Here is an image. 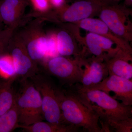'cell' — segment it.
I'll list each match as a JSON object with an SVG mask.
<instances>
[{
  "label": "cell",
  "instance_id": "obj_17",
  "mask_svg": "<svg viewBox=\"0 0 132 132\" xmlns=\"http://www.w3.org/2000/svg\"><path fill=\"white\" fill-rule=\"evenodd\" d=\"M18 128L28 132H78L79 128L72 125L43 122L42 121L28 126L19 124Z\"/></svg>",
  "mask_w": 132,
  "mask_h": 132
},
{
  "label": "cell",
  "instance_id": "obj_25",
  "mask_svg": "<svg viewBox=\"0 0 132 132\" xmlns=\"http://www.w3.org/2000/svg\"><path fill=\"white\" fill-rule=\"evenodd\" d=\"M124 5L128 7V6H131L132 5V0H125Z\"/></svg>",
  "mask_w": 132,
  "mask_h": 132
},
{
  "label": "cell",
  "instance_id": "obj_16",
  "mask_svg": "<svg viewBox=\"0 0 132 132\" xmlns=\"http://www.w3.org/2000/svg\"><path fill=\"white\" fill-rule=\"evenodd\" d=\"M61 27L62 29L55 35L59 54L64 57H83L82 49L78 46L79 43L73 34L67 29Z\"/></svg>",
  "mask_w": 132,
  "mask_h": 132
},
{
  "label": "cell",
  "instance_id": "obj_3",
  "mask_svg": "<svg viewBox=\"0 0 132 132\" xmlns=\"http://www.w3.org/2000/svg\"><path fill=\"white\" fill-rule=\"evenodd\" d=\"M119 2L113 0H78L70 5L50 10L44 15L45 21L61 23H75L98 15L102 8Z\"/></svg>",
  "mask_w": 132,
  "mask_h": 132
},
{
  "label": "cell",
  "instance_id": "obj_11",
  "mask_svg": "<svg viewBox=\"0 0 132 132\" xmlns=\"http://www.w3.org/2000/svg\"><path fill=\"white\" fill-rule=\"evenodd\" d=\"M88 88L101 90L108 94L110 92H113L114 99L120 101L126 105L132 106V80L116 75H108L98 84Z\"/></svg>",
  "mask_w": 132,
  "mask_h": 132
},
{
  "label": "cell",
  "instance_id": "obj_19",
  "mask_svg": "<svg viewBox=\"0 0 132 132\" xmlns=\"http://www.w3.org/2000/svg\"><path fill=\"white\" fill-rule=\"evenodd\" d=\"M19 112L16 102L9 110L0 116V132H11L18 128Z\"/></svg>",
  "mask_w": 132,
  "mask_h": 132
},
{
  "label": "cell",
  "instance_id": "obj_9",
  "mask_svg": "<svg viewBox=\"0 0 132 132\" xmlns=\"http://www.w3.org/2000/svg\"><path fill=\"white\" fill-rule=\"evenodd\" d=\"M36 19L18 33L29 55L37 64L46 58L48 35L43 30L41 23L43 21Z\"/></svg>",
  "mask_w": 132,
  "mask_h": 132
},
{
  "label": "cell",
  "instance_id": "obj_24",
  "mask_svg": "<svg viewBox=\"0 0 132 132\" xmlns=\"http://www.w3.org/2000/svg\"><path fill=\"white\" fill-rule=\"evenodd\" d=\"M53 9H56L66 4L65 0H49Z\"/></svg>",
  "mask_w": 132,
  "mask_h": 132
},
{
  "label": "cell",
  "instance_id": "obj_18",
  "mask_svg": "<svg viewBox=\"0 0 132 132\" xmlns=\"http://www.w3.org/2000/svg\"><path fill=\"white\" fill-rule=\"evenodd\" d=\"M16 77L0 80V116L9 110L14 104L15 95L13 85Z\"/></svg>",
  "mask_w": 132,
  "mask_h": 132
},
{
  "label": "cell",
  "instance_id": "obj_26",
  "mask_svg": "<svg viewBox=\"0 0 132 132\" xmlns=\"http://www.w3.org/2000/svg\"><path fill=\"white\" fill-rule=\"evenodd\" d=\"M113 1H114L117 2H119L121 0H113Z\"/></svg>",
  "mask_w": 132,
  "mask_h": 132
},
{
  "label": "cell",
  "instance_id": "obj_8",
  "mask_svg": "<svg viewBox=\"0 0 132 132\" xmlns=\"http://www.w3.org/2000/svg\"><path fill=\"white\" fill-rule=\"evenodd\" d=\"M85 57L71 59L62 56L50 58L46 68L51 75L62 82L70 86L80 83L83 72V61Z\"/></svg>",
  "mask_w": 132,
  "mask_h": 132
},
{
  "label": "cell",
  "instance_id": "obj_6",
  "mask_svg": "<svg viewBox=\"0 0 132 132\" xmlns=\"http://www.w3.org/2000/svg\"><path fill=\"white\" fill-rule=\"evenodd\" d=\"M131 9L115 3L104 6L99 13L100 19L116 35L127 42L132 41V15Z\"/></svg>",
  "mask_w": 132,
  "mask_h": 132
},
{
  "label": "cell",
  "instance_id": "obj_23",
  "mask_svg": "<svg viewBox=\"0 0 132 132\" xmlns=\"http://www.w3.org/2000/svg\"><path fill=\"white\" fill-rule=\"evenodd\" d=\"M10 38L7 31L5 30L0 31V58L3 55L7 53V47Z\"/></svg>",
  "mask_w": 132,
  "mask_h": 132
},
{
  "label": "cell",
  "instance_id": "obj_27",
  "mask_svg": "<svg viewBox=\"0 0 132 132\" xmlns=\"http://www.w3.org/2000/svg\"><path fill=\"white\" fill-rule=\"evenodd\" d=\"M2 23V22L1 21V20H0V26H1V24Z\"/></svg>",
  "mask_w": 132,
  "mask_h": 132
},
{
  "label": "cell",
  "instance_id": "obj_12",
  "mask_svg": "<svg viewBox=\"0 0 132 132\" xmlns=\"http://www.w3.org/2000/svg\"><path fill=\"white\" fill-rule=\"evenodd\" d=\"M79 28L102 36L112 41L123 51L132 55V48L129 43L116 35L100 19L89 18L73 23Z\"/></svg>",
  "mask_w": 132,
  "mask_h": 132
},
{
  "label": "cell",
  "instance_id": "obj_4",
  "mask_svg": "<svg viewBox=\"0 0 132 132\" xmlns=\"http://www.w3.org/2000/svg\"><path fill=\"white\" fill-rule=\"evenodd\" d=\"M21 81L20 90L15 95V102L19 125L28 126L43 120L42 101L40 93L31 80Z\"/></svg>",
  "mask_w": 132,
  "mask_h": 132
},
{
  "label": "cell",
  "instance_id": "obj_13",
  "mask_svg": "<svg viewBox=\"0 0 132 132\" xmlns=\"http://www.w3.org/2000/svg\"><path fill=\"white\" fill-rule=\"evenodd\" d=\"M83 67V74L80 83L86 88H90L98 84L109 75L104 60L94 55L88 59L84 57Z\"/></svg>",
  "mask_w": 132,
  "mask_h": 132
},
{
  "label": "cell",
  "instance_id": "obj_14",
  "mask_svg": "<svg viewBox=\"0 0 132 132\" xmlns=\"http://www.w3.org/2000/svg\"><path fill=\"white\" fill-rule=\"evenodd\" d=\"M28 0H1L0 20L10 28L15 29L21 22Z\"/></svg>",
  "mask_w": 132,
  "mask_h": 132
},
{
  "label": "cell",
  "instance_id": "obj_7",
  "mask_svg": "<svg viewBox=\"0 0 132 132\" xmlns=\"http://www.w3.org/2000/svg\"><path fill=\"white\" fill-rule=\"evenodd\" d=\"M67 28L73 34L81 46L82 54L85 56L88 53L105 61L113 57L120 49L117 46L113 47L115 44L112 41L97 34L89 32L82 37L80 35V28L75 24L69 23Z\"/></svg>",
  "mask_w": 132,
  "mask_h": 132
},
{
  "label": "cell",
  "instance_id": "obj_20",
  "mask_svg": "<svg viewBox=\"0 0 132 132\" xmlns=\"http://www.w3.org/2000/svg\"><path fill=\"white\" fill-rule=\"evenodd\" d=\"M16 76L12 57L9 53H6L0 58V78L7 80Z\"/></svg>",
  "mask_w": 132,
  "mask_h": 132
},
{
  "label": "cell",
  "instance_id": "obj_21",
  "mask_svg": "<svg viewBox=\"0 0 132 132\" xmlns=\"http://www.w3.org/2000/svg\"><path fill=\"white\" fill-rule=\"evenodd\" d=\"M132 118L112 122L109 125V132H132Z\"/></svg>",
  "mask_w": 132,
  "mask_h": 132
},
{
  "label": "cell",
  "instance_id": "obj_15",
  "mask_svg": "<svg viewBox=\"0 0 132 132\" xmlns=\"http://www.w3.org/2000/svg\"><path fill=\"white\" fill-rule=\"evenodd\" d=\"M132 54L120 48L113 57L105 61L109 75H114L132 80Z\"/></svg>",
  "mask_w": 132,
  "mask_h": 132
},
{
  "label": "cell",
  "instance_id": "obj_5",
  "mask_svg": "<svg viewBox=\"0 0 132 132\" xmlns=\"http://www.w3.org/2000/svg\"><path fill=\"white\" fill-rule=\"evenodd\" d=\"M30 79L40 93L43 118L50 123H64L60 105V90L45 76L38 73Z\"/></svg>",
  "mask_w": 132,
  "mask_h": 132
},
{
  "label": "cell",
  "instance_id": "obj_10",
  "mask_svg": "<svg viewBox=\"0 0 132 132\" xmlns=\"http://www.w3.org/2000/svg\"><path fill=\"white\" fill-rule=\"evenodd\" d=\"M7 52L13 59L16 76L21 80L30 79L38 73L37 64L29 56L22 40L15 31L9 42Z\"/></svg>",
  "mask_w": 132,
  "mask_h": 132
},
{
  "label": "cell",
  "instance_id": "obj_1",
  "mask_svg": "<svg viewBox=\"0 0 132 132\" xmlns=\"http://www.w3.org/2000/svg\"><path fill=\"white\" fill-rule=\"evenodd\" d=\"M76 94L98 114L103 132H109L112 122L132 118L131 106L126 105L105 92L77 86Z\"/></svg>",
  "mask_w": 132,
  "mask_h": 132
},
{
  "label": "cell",
  "instance_id": "obj_22",
  "mask_svg": "<svg viewBox=\"0 0 132 132\" xmlns=\"http://www.w3.org/2000/svg\"><path fill=\"white\" fill-rule=\"evenodd\" d=\"M35 10L31 14H42L49 12L53 8L49 0H28Z\"/></svg>",
  "mask_w": 132,
  "mask_h": 132
},
{
  "label": "cell",
  "instance_id": "obj_2",
  "mask_svg": "<svg viewBox=\"0 0 132 132\" xmlns=\"http://www.w3.org/2000/svg\"><path fill=\"white\" fill-rule=\"evenodd\" d=\"M59 98L63 123L88 132H103L98 114L76 93L60 91Z\"/></svg>",
  "mask_w": 132,
  "mask_h": 132
}]
</instances>
